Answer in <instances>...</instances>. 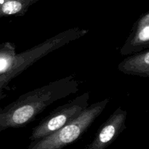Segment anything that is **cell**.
I'll return each instance as SVG.
<instances>
[{
    "label": "cell",
    "mask_w": 149,
    "mask_h": 149,
    "mask_svg": "<svg viewBox=\"0 0 149 149\" xmlns=\"http://www.w3.org/2000/svg\"><path fill=\"white\" fill-rule=\"evenodd\" d=\"M79 83L74 75L55 80L20 95L4 109L0 126L3 130L26 126L55 101L75 94Z\"/></svg>",
    "instance_id": "1"
},
{
    "label": "cell",
    "mask_w": 149,
    "mask_h": 149,
    "mask_svg": "<svg viewBox=\"0 0 149 149\" xmlns=\"http://www.w3.org/2000/svg\"><path fill=\"white\" fill-rule=\"evenodd\" d=\"M109 103L106 98L88 106L77 118L66 125L33 143L28 149H62L77 141L101 114Z\"/></svg>",
    "instance_id": "2"
},
{
    "label": "cell",
    "mask_w": 149,
    "mask_h": 149,
    "mask_svg": "<svg viewBox=\"0 0 149 149\" xmlns=\"http://www.w3.org/2000/svg\"><path fill=\"white\" fill-rule=\"evenodd\" d=\"M89 99L90 93L86 92L55 109L33 130L31 141L42 139L72 122L88 107Z\"/></svg>",
    "instance_id": "3"
},
{
    "label": "cell",
    "mask_w": 149,
    "mask_h": 149,
    "mask_svg": "<svg viewBox=\"0 0 149 149\" xmlns=\"http://www.w3.org/2000/svg\"><path fill=\"white\" fill-rule=\"evenodd\" d=\"M126 111L119 107L105 122L87 149H106L125 128Z\"/></svg>",
    "instance_id": "4"
},
{
    "label": "cell",
    "mask_w": 149,
    "mask_h": 149,
    "mask_svg": "<svg viewBox=\"0 0 149 149\" xmlns=\"http://www.w3.org/2000/svg\"><path fill=\"white\" fill-rule=\"evenodd\" d=\"M149 47V13L135 23L129 36L120 49L122 56H129Z\"/></svg>",
    "instance_id": "5"
},
{
    "label": "cell",
    "mask_w": 149,
    "mask_h": 149,
    "mask_svg": "<svg viewBox=\"0 0 149 149\" xmlns=\"http://www.w3.org/2000/svg\"><path fill=\"white\" fill-rule=\"evenodd\" d=\"M118 69L128 75L149 78V51L129 55L119 63Z\"/></svg>",
    "instance_id": "6"
},
{
    "label": "cell",
    "mask_w": 149,
    "mask_h": 149,
    "mask_svg": "<svg viewBox=\"0 0 149 149\" xmlns=\"http://www.w3.org/2000/svg\"><path fill=\"white\" fill-rule=\"evenodd\" d=\"M41 0H8L0 7V19L7 16H22L29 7Z\"/></svg>",
    "instance_id": "7"
},
{
    "label": "cell",
    "mask_w": 149,
    "mask_h": 149,
    "mask_svg": "<svg viewBox=\"0 0 149 149\" xmlns=\"http://www.w3.org/2000/svg\"><path fill=\"white\" fill-rule=\"evenodd\" d=\"M16 46L12 42L0 44V76L13 68L17 58Z\"/></svg>",
    "instance_id": "8"
},
{
    "label": "cell",
    "mask_w": 149,
    "mask_h": 149,
    "mask_svg": "<svg viewBox=\"0 0 149 149\" xmlns=\"http://www.w3.org/2000/svg\"><path fill=\"white\" fill-rule=\"evenodd\" d=\"M13 78L15 77L9 73L0 76V100L7 95V91L10 90L8 84Z\"/></svg>",
    "instance_id": "9"
},
{
    "label": "cell",
    "mask_w": 149,
    "mask_h": 149,
    "mask_svg": "<svg viewBox=\"0 0 149 149\" xmlns=\"http://www.w3.org/2000/svg\"><path fill=\"white\" fill-rule=\"evenodd\" d=\"M3 111H4V109H2V108H0V122H1V116H2ZM1 130H3V129L1 127V126H0V131Z\"/></svg>",
    "instance_id": "10"
},
{
    "label": "cell",
    "mask_w": 149,
    "mask_h": 149,
    "mask_svg": "<svg viewBox=\"0 0 149 149\" xmlns=\"http://www.w3.org/2000/svg\"><path fill=\"white\" fill-rule=\"evenodd\" d=\"M7 1H8V0H0V7H1L3 4H4V3Z\"/></svg>",
    "instance_id": "11"
}]
</instances>
